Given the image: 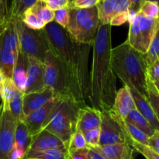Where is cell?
<instances>
[{"mask_svg": "<svg viewBox=\"0 0 159 159\" xmlns=\"http://www.w3.org/2000/svg\"><path fill=\"white\" fill-rule=\"evenodd\" d=\"M50 51L61 65L70 98L81 107L89 106V55L93 46L78 43L66 29L53 21L42 29Z\"/></svg>", "mask_w": 159, "mask_h": 159, "instance_id": "6da1fadb", "label": "cell"}, {"mask_svg": "<svg viewBox=\"0 0 159 159\" xmlns=\"http://www.w3.org/2000/svg\"><path fill=\"white\" fill-rule=\"evenodd\" d=\"M111 26L99 23L93 44L89 100L100 112L110 110L116 93V77L111 63Z\"/></svg>", "mask_w": 159, "mask_h": 159, "instance_id": "7a4b0ae2", "label": "cell"}, {"mask_svg": "<svg viewBox=\"0 0 159 159\" xmlns=\"http://www.w3.org/2000/svg\"><path fill=\"white\" fill-rule=\"evenodd\" d=\"M111 63L115 75L127 85L148 98V68L144 54L127 42L111 50Z\"/></svg>", "mask_w": 159, "mask_h": 159, "instance_id": "3957f363", "label": "cell"}, {"mask_svg": "<svg viewBox=\"0 0 159 159\" xmlns=\"http://www.w3.org/2000/svg\"><path fill=\"white\" fill-rule=\"evenodd\" d=\"M80 106L68 98L58 97L48 116L43 130L51 132L68 144L76 130V123Z\"/></svg>", "mask_w": 159, "mask_h": 159, "instance_id": "277c9868", "label": "cell"}, {"mask_svg": "<svg viewBox=\"0 0 159 159\" xmlns=\"http://www.w3.org/2000/svg\"><path fill=\"white\" fill-rule=\"evenodd\" d=\"M69 23L65 28L68 34L78 43L93 46L100 23L97 7L69 9Z\"/></svg>", "mask_w": 159, "mask_h": 159, "instance_id": "5b68a950", "label": "cell"}, {"mask_svg": "<svg viewBox=\"0 0 159 159\" xmlns=\"http://www.w3.org/2000/svg\"><path fill=\"white\" fill-rule=\"evenodd\" d=\"M12 20L21 51L26 56L34 57L43 63L50 48L43 30H35L27 27L20 19Z\"/></svg>", "mask_w": 159, "mask_h": 159, "instance_id": "8992f818", "label": "cell"}, {"mask_svg": "<svg viewBox=\"0 0 159 159\" xmlns=\"http://www.w3.org/2000/svg\"><path fill=\"white\" fill-rule=\"evenodd\" d=\"M159 18L151 19L138 12L130 22L128 37L126 40L134 49L145 54L156 31Z\"/></svg>", "mask_w": 159, "mask_h": 159, "instance_id": "52a82bcc", "label": "cell"}, {"mask_svg": "<svg viewBox=\"0 0 159 159\" xmlns=\"http://www.w3.org/2000/svg\"><path fill=\"white\" fill-rule=\"evenodd\" d=\"M130 139L124 120L112 110L101 112L99 146L115 144H130Z\"/></svg>", "mask_w": 159, "mask_h": 159, "instance_id": "ba28073f", "label": "cell"}, {"mask_svg": "<svg viewBox=\"0 0 159 159\" xmlns=\"http://www.w3.org/2000/svg\"><path fill=\"white\" fill-rule=\"evenodd\" d=\"M43 68L45 86L52 89L57 97L71 99L68 93L66 79L61 65L51 51L47 54L43 61Z\"/></svg>", "mask_w": 159, "mask_h": 159, "instance_id": "9c48e42d", "label": "cell"}, {"mask_svg": "<svg viewBox=\"0 0 159 159\" xmlns=\"http://www.w3.org/2000/svg\"><path fill=\"white\" fill-rule=\"evenodd\" d=\"M17 120L9 110L2 109L0 104V159H7L15 144Z\"/></svg>", "mask_w": 159, "mask_h": 159, "instance_id": "30bf717a", "label": "cell"}, {"mask_svg": "<svg viewBox=\"0 0 159 159\" xmlns=\"http://www.w3.org/2000/svg\"><path fill=\"white\" fill-rule=\"evenodd\" d=\"M57 99H58V97L55 96L43 107L23 117V120L27 126L30 136L32 139L43 130L48 116L55 106Z\"/></svg>", "mask_w": 159, "mask_h": 159, "instance_id": "8fae6325", "label": "cell"}, {"mask_svg": "<svg viewBox=\"0 0 159 159\" xmlns=\"http://www.w3.org/2000/svg\"><path fill=\"white\" fill-rule=\"evenodd\" d=\"M28 57V69H27V79H26V93H34L43 90L45 88L44 84V68L43 63L33 57Z\"/></svg>", "mask_w": 159, "mask_h": 159, "instance_id": "7c38bea8", "label": "cell"}, {"mask_svg": "<svg viewBox=\"0 0 159 159\" xmlns=\"http://www.w3.org/2000/svg\"><path fill=\"white\" fill-rule=\"evenodd\" d=\"M55 96L54 90L47 86L40 91L23 94V113L24 116L43 107Z\"/></svg>", "mask_w": 159, "mask_h": 159, "instance_id": "4fadbf2b", "label": "cell"}, {"mask_svg": "<svg viewBox=\"0 0 159 159\" xmlns=\"http://www.w3.org/2000/svg\"><path fill=\"white\" fill-rule=\"evenodd\" d=\"M101 112L91 106L80 107L78 113L76 130L82 134H85L89 130L100 127Z\"/></svg>", "mask_w": 159, "mask_h": 159, "instance_id": "5bb4252c", "label": "cell"}, {"mask_svg": "<svg viewBox=\"0 0 159 159\" xmlns=\"http://www.w3.org/2000/svg\"><path fill=\"white\" fill-rule=\"evenodd\" d=\"M106 159H134L135 150L130 144H115L93 148Z\"/></svg>", "mask_w": 159, "mask_h": 159, "instance_id": "9a60e30c", "label": "cell"}, {"mask_svg": "<svg viewBox=\"0 0 159 159\" xmlns=\"http://www.w3.org/2000/svg\"><path fill=\"white\" fill-rule=\"evenodd\" d=\"M63 147L67 146L60 138L48 130H43L33 138L27 152L44 151Z\"/></svg>", "mask_w": 159, "mask_h": 159, "instance_id": "2e32d148", "label": "cell"}, {"mask_svg": "<svg viewBox=\"0 0 159 159\" xmlns=\"http://www.w3.org/2000/svg\"><path fill=\"white\" fill-rule=\"evenodd\" d=\"M134 109L136 107L130 89L127 85H124L116 91L112 110L124 120L128 113Z\"/></svg>", "mask_w": 159, "mask_h": 159, "instance_id": "e0dca14e", "label": "cell"}, {"mask_svg": "<svg viewBox=\"0 0 159 159\" xmlns=\"http://www.w3.org/2000/svg\"><path fill=\"white\" fill-rule=\"evenodd\" d=\"M130 89L137 110L147 120L156 131H159V121L148 99L134 89Z\"/></svg>", "mask_w": 159, "mask_h": 159, "instance_id": "ac0fdd59", "label": "cell"}, {"mask_svg": "<svg viewBox=\"0 0 159 159\" xmlns=\"http://www.w3.org/2000/svg\"><path fill=\"white\" fill-rule=\"evenodd\" d=\"M27 69H28V57L21 49L19 50L18 55L16 60L15 67H14L13 74L12 80L16 86L17 89L24 93L26 89V79H27Z\"/></svg>", "mask_w": 159, "mask_h": 159, "instance_id": "d6986e66", "label": "cell"}, {"mask_svg": "<svg viewBox=\"0 0 159 159\" xmlns=\"http://www.w3.org/2000/svg\"><path fill=\"white\" fill-rule=\"evenodd\" d=\"M0 48L11 52L17 57L20 50V43L12 19H11L8 26L0 37Z\"/></svg>", "mask_w": 159, "mask_h": 159, "instance_id": "ffe728a7", "label": "cell"}, {"mask_svg": "<svg viewBox=\"0 0 159 159\" xmlns=\"http://www.w3.org/2000/svg\"><path fill=\"white\" fill-rule=\"evenodd\" d=\"M124 120L130 123V124H133V125L135 126L137 128L139 129V130H141L142 132H144V133L147 136H148L149 138L153 136L154 134L156 131V130L152 127V125L149 124L148 121L147 120L139 113V111H138L137 109L131 110V111L128 113L127 117L124 119Z\"/></svg>", "mask_w": 159, "mask_h": 159, "instance_id": "44dd1931", "label": "cell"}, {"mask_svg": "<svg viewBox=\"0 0 159 159\" xmlns=\"http://www.w3.org/2000/svg\"><path fill=\"white\" fill-rule=\"evenodd\" d=\"M34 158L39 159H69V152L67 147L48 149L37 152H27L25 158Z\"/></svg>", "mask_w": 159, "mask_h": 159, "instance_id": "7402d4cb", "label": "cell"}, {"mask_svg": "<svg viewBox=\"0 0 159 159\" xmlns=\"http://www.w3.org/2000/svg\"><path fill=\"white\" fill-rule=\"evenodd\" d=\"M116 0H100L96 6L99 22L102 24H110L116 12Z\"/></svg>", "mask_w": 159, "mask_h": 159, "instance_id": "603a6c76", "label": "cell"}, {"mask_svg": "<svg viewBox=\"0 0 159 159\" xmlns=\"http://www.w3.org/2000/svg\"><path fill=\"white\" fill-rule=\"evenodd\" d=\"M16 57L11 52L0 48V70L6 79H12Z\"/></svg>", "mask_w": 159, "mask_h": 159, "instance_id": "cb8c5ba5", "label": "cell"}, {"mask_svg": "<svg viewBox=\"0 0 159 159\" xmlns=\"http://www.w3.org/2000/svg\"><path fill=\"white\" fill-rule=\"evenodd\" d=\"M31 141L32 138L30 136L29 130L24 121L23 120L17 121L15 131V144L20 146L27 152Z\"/></svg>", "mask_w": 159, "mask_h": 159, "instance_id": "d4e9b609", "label": "cell"}, {"mask_svg": "<svg viewBox=\"0 0 159 159\" xmlns=\"http://www.w3.org/2000/svg\"><path fill=\"white\" fill-rule=\"evenodd\" d=\"M17 90L18 89L12 79H6L2 83L0 84V97L2 99V109L9 110V102Z\"/></svg>", "mask_w": 159, "mask_h": 159, "instance_id": "484cf974", "label": "cell"}, {"mask_svg": "<svg viewBox=\"0 0 159 159\" xmlns=\"http://www.w3.org/2000/svg\"><path fill=\"white\" fill-rule=\"evenodd\" d=\"M38 0H12L8 16L11 19H20L25 11L34 6Z\"/></svg>", "mask_w": 159, "mask_h": 159, "instance_id": "4316f807", "label": "cell"}, {"mask_svg": "<svg viewBox=\"0 0 159 159\" xmlns=\"http://www.w3.org/2000/svg\"><path fill=\"white\" fill-rule=\"evenodd\" d=\"M159 57V23L153 38L149 45L147 53L144 54L147 68L152 66Z\"/></svg>", "mask_w": 159, "mask_h": 159, "instance_id": "83f0119b", "label": "cell"}, {"mask_svg": "<svg viewBox=\"0 0 159 159\" xmlns=\"http://www.w3.org/2000/svg\"><path fill=\"white\" fill-rule=\"evenodd\" d=\"M32 10L38 16L39 18L45 23V24H48V23H51L54 21V12L51 9L47 6L44 2L41 1V0H38L35 4L33 6H31Z\"/></svg>", "mask_w": 159, "mask_h": 159, "instance_id": "f1b7e54d", "label": "cell"}, {"mask_svg": "<svg viewBox=\"0 0 159 159\" xmlns=\"http://www.w3.org/2000/svg\"><path fill=\"white\" fill-rule=\"evenodd\" d=\"M20 20L27 27L35 30L43 29L46 26V24L39 18L38 16L32 10L31 8H29L27 10L25 11Z\"/></svg>", "mask_w": 159, "mask_h": 159, "instance_id": "f546056e", "label": "cell"}, {"mask_svg": "<svg viewBox=\"0 0 159 159\" xmlns=\"http://www.w3.org/2000/svg\"><path fill=\"white\" fill-rule=\"evenodd\" d=\"M23 94L20 90H17L16 93L11 99L9 104V110L13 114L17 120H21L24 117L23 113Z\"/></svg>", "mask_w": 159, "mask_h": 159, "instance_id": "4dcf8cb0", "label": "cell"}, {"mask_svg": "<svg viewBox=\"0 0 159 159\" xmlns=\"http://www.w3.org/2000/svg\"><path fill=\"white\" fill-rule=\"evenodd\" d=\"M148 90V100L150 102L157 118L159 121V92L155 88L153 82L148 77L147 82Z\"/></svg>", "mask_w": 159, "mask_h": 159, "instance_id": "1f68e13d", "label": "cell"}, {"mask_svg": "<svg viewBox=\"0 0 159 159\" xmlns=\"http://www.w3.org/2000/svg\"><path fill=\"white\" fill-rule=\"evenodd\" d=\"M124 121V125H125L126 130H127V133H128L129 136H130V139L135 142L140 143L141 144H144V145L148 146L149 142V137L147 136L144 132L140 130L139 129L137 128L133 124H130V123Z\"/></svg>", "mask_w": 159, "mask_h": 159, "instance_id": "d6a6232c", "label": "cell"}, {"mask_svg": "<svg viewBox=\"0 0 159 159\" xmlns=\"http://www.w3.org/2000/svg\"><path fill=\"white\" fill-rule=\"evenodd\" d=\"M139 12L151 19L159 18V5L158 2L151 0H145L140 9Z\"/></svg>", "mask_w": 159, "mask_h": 159, "instance_id": "836d02e7", "label": "cell"}, {"mask_svg": "<svg viewBox=\"0 0 159 159\" xmlns=\"http://www.w3.org/2000/svg\"><path fill=\"white\" fill-rule=\"evenodd\" d=\"M68 151L78 150V149L89 148L85 141L84 134L79 130H76L71 135L68 144H67Z\"/></svg>", "mask_w": 159, "mask_h": 159, "instance_id": "e575fe53", "label": "cell"}, {"mask_svg": "<svg viewBox=\"0 0 159 159\" xmlns=\"http://www.w3.org/2000/svg\"><path fill=\"white\" fill-rule=\"evenodd\" d=\"M131 146L136 152L141 154L146 159H159V154L148 145L132 141Z\"/></svg>", "mask_w": 159, "mask_h": 159, "instance_id": "d590c367", "label": "cell"}, {"mask_svg": "<svg viewBox=\"0 0 159 159\" xmlns=\"http://www.w3.org/2000/svg\"><path fill=\"white\" fill-rule=\"evenodd\" d=\"M84 137L89 148L99 147V140H100V127L86 132L84 134Z\"/></svg>", "mask_w": 159, "mask_h": 159, "instance_id": "8d00e7d4", "label": "cell"}, {"mask_svg": "<svg viewBox=\"0 0 159 159\" xmlns=\"http://www.w3.org/2000/svg\"><path fill=\"white\" fill-rule=\"evenodd\" d=\"M54 21L63 28H66L69 23L70 15L69 9L68 7L63 9H57L54 11Z\"/></svg>", "mask_w": 159, "mask_h": 159, "instance_id": "74e56055", "label": "cell"}, {"mask_svg": "<svg viewBox=\"0 0 159 159\" xmlns=\"http://www.w3.org/2000/svg\"><path fill=\"white\" fill-rule=\"evenodd\" d=\"M99 0H72L70 2L69 9H89L98 5Z\"/></svg>", "mask_w": 159, "mask_h": 159, "instance_id": "f35d334b", "label": "cell"}, {"mask_svg": "<svg viewBox=\"0 0 159 159\" xmlns=\"http://www.w3.org/2000/svg\"><path fill=\"white\" fill-rule=\"evenodd\" d=\"M45 4L52 11H56L57 9L67 8L69 5V0H44Z\"/></svg>", "mask_w": 159, "mask_h": 159, "instance_id": "ab89813d", "label": "cell"}, {"mask_svg": "<svg viewBox=\"0 0 159 159\" xmlns=\"http://www.w3.org/2000/svg\"><path fill=\"white\" fill-rule=\"evenodd\" d=\"M26 152L20 146L14 144L13 147L9 152L7 159H24Z\"/></svg>", "mask_w": 159, "mask_h": 159, "instance_id": "60d3db41", "label": "cell"}, {"mask_svg": "<svg viewBox=\"0 0 159 159\" xmlns=\"http://www.w3.org/2000/svg\"><path fill=\"white\" fill-rule=\"evenodd\" d=\"M148 77L153 82L159 79V57L148 68Z\"/></svg>", "mask_w": 159, "mask_h": 159, "instance_id": "b9f144b4", "label": "cell"}, {"mask_svg": "<svg viewBox=\"0 0 159 159\" xmlns=\"http://www.w3.org/2000/svg\"><path fill=\"white\" fill-rule=\"evenodd\" d=\"M69 152V159H89V148H82L78 150L68 151Z\"/></svg>", "mask_w": 159, "mask_h": 159, "instance_id": "7bdbcfd3", "label": "cell"}, {"mask_svg": "<svg viewBox=\"0 0 159 159\" xmlns=\"http://www.w3.org/2000/svg\"><path fill=\"white\" fill-rule=\"evenodd\" d=\"M129 12L116 14L110 21V26H120L126 22H128Z\"/></svg>", "mask_w": 159, "mask_h": 159, "instance_id": "ee69618b", "label": "cell"}, {"mask_svg": "<svg viewBox=\"0 0 159 159\" xmlns=\"http://www.w3.org/2000/svg\"><path fill=\"white\" fill-rule=\"evenodd\" d=\"M148 146L159 154V131H155L153 136L149 138Z\"/></svg>", "mask_w": 159, "mask_h": 159, "instance_id": "f6af8a7d", "label": "cell"}, {"mask_svg": "<svg viewBox=\"0 0 159 159\" xmlns=\"http://www.w3.org/2000/svg\"><path fill=\"white\" fill-rule=\"evenodd\" d=\"M144 1L145 0H129L130 2L129 11L134 12V13H138Z\"/></svg>", "mask_w": 159, "mask_h": 159, "instance_id": "bcb514c9", "label": "cell"}, {"mask_svg": "<svg viewBox=\"0 0 159 159\" xmlns=\"http://www.w3.org/2000/svg\"><path fill=\"white\" fill-rule=\"evenodd\" d=\"M0 13L4 19L8 17L9 15L8 0H0Z\"/></svg>", "mask_w": 159, "mask_h": 159, "instance_id": "7dc6e473", "label": "cell"}, {"mask_svg": "<svg viewBox=\"0 0 159 159\" xmlns=\"http://www.w3.org/2000/svg\"><path fill=\"white\" fill-rule=\"evenodd\" d=\"M10 20H11V18H9V17L8 16L6 19H5V20L0 21V37H1L2 34V33L4 32V30L6 29V27L8 26V25H9Z\"/></svg>", "mask_w": 159, "mask_h": 159, "instance_id": "c3c4849f", "label": "cell"}, {"mask_svg": "<svg viewBox=\"0 0 159 159\" xmlns=\"http://www.w3.org/2000/svg\"><path fill=\"white\" fill-rule=\"evenodd\" d=\"M89 159H106L105 158L102 156L99 153L96 152L93 149L89 148Z\"/></svg>", "mask_w": 159, "mask_h": 159, "instance_id": "681fc988", "label": "cell"}, {"mask_svg": "<svg viewBox=\"0 0 159 159\" xmlns=\"http://www.w3.org/2000/svg\"><path fill=\"white\" fill-rule=\"evenodd\" d=\"M6 79V78L5 77V75H3V73L2 72L1 70H0V84L2 83V82H4V80Z\"/></svg>", "mask_w": 159, "mask_h": 159, "instance_id": "f907efd6", "label": "cell"}, {"mask_svg": "<svg viewBox=\"0 0 159 159\" xmlns=\"http://www.w3.org/2000/svg\"><path fill=\"white\" fill-rule=\"evenodd\" d=\"M153 83H154V85H155V88H156L157 90H158V91L159 92V79H158V80L155 81V82H154Z\"/></svg>", "mask_w": 159, "mask_h": 159, "instance_id": "816d5d0a", "label": "cell"}, {"mask_svg": "<svg viewBox=\"0 0 159 159\" xmlns=\"http://www.w3.org/2000/svg\"><path fill=\"white\" fill-rule=\"evenodd\" d=\"M5 20L4 18H3L2 16V15H1V13H0V21H2V20Z\"/></svg>", "mask_w": 159, "mask_h": 159, "instance_id": "f5cc1de1", "label": "cell"}, {"mask_svg": "<svg viewBox=\"0 0 159 159\" xmlns=\"http://www.w3.org/2000/svg\"><path fill=\"white\" fill-rule=\"evenodd\" d=\"M151 1H155V2H158V5H159V0H151Z\"/></svg>", "mask_w": 159, "mask_h": 159, "instance_id": "db71d44e", "label": "cell"}, {"mask_svg": "<svg viewBox=\"0 0 159 159\" xmlns=\"http://www.w3.org/2000/svg\"><path fill=\"white\" fill-rule=\"evenodd\" d=\"M24 159H39V158H24Z\"/></svg>", "mask_w": 159, "mask_h": 159, "instance_id": "11a10c76", "label": "cell"}, {"mask_svg": "<svg viewBox=\"0 0 159 159\" xmlns=\"http://www.w3.org/2000/svg\"><path fill=\"white\" fill-rule=\"evenodd\" d=\"M1 102H2V99H1V97H0V104H1Z\"/></svg>", "mask_w": 159, "mask_h": 159, "instance_id": "9f6ffc18", "label": "cell"}, {"mask_svg": "<svg viewBox=\"0 0 159 159\" xmlns=\"http://www.w3.org/2000/svg\"><path fill=\"white\" fill-rule=\"evenodd\" d=\"M71 1H72V0H69V2H71Z\"/></svg>", "mask_w": 159, "mask_h": 159, "instance_id": "6f0895ef", "label": "cell"}, {"mask_svg": "<svg viewBox=\"0 0 159 159\" xmlns=\"http://www.w3.org/2000/svg\"><path fill=\"white\" fill-rule=\"evenodd\" d=\"M41 1H44V0H41Z\"/></svg>", "mask_w": 159, "mask_h": 159, "instance_id": "680465c9", "label": "cell"}, {"mask_svg": "<svg viewBox=\"0 0 159 159\" xmlns=\"http://www.w3.org/2000/svg\"><path fill=\"white\" fill-rule=\"evenodd\" d=\"M99 1H100V0H99Z\"/></svg>", "mask_w": 159, "mask_h": 159, "instance_id": "91938a15", "label": "cell"}]
</instances>
